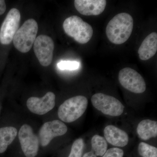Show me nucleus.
<instances>
[{
  "mask_svg": "<svg viewBox=\"0 0 157 157\" xmlns=\"http://www.w3.org/2000/svg\"><path fill=\"white\" fill-rule=\"evenodd\" d=\"M133 27L134 20L130 14L119 13L107 24L106 30L107 38L115 45L123 44L131 36Z\"/></svg>",
  "mask_w": 157,
  "mask_h": 157,
  "instance_id": "1",
  "label": "nucleus"
},
{
  "mask_svg": "<svg viewBox=\"0 0 157 157\" xmlns=\"http://www.w3.org/2000/svg\"><path fill=\"white\" fill-rule=\"evenodd\" d=\"M63 28L68 36L80 44L87 43L93 36L91 26L76 15L70 16L65 20Z\"/></svg>",
  "mask_w": 157,
  "mask_h": 157,
  "instance_id": "2",
  "label": "nucleus"
},
{
  "mask_svg": "<svg viewBox=\"0 0 157 157\" xmlns=\"http://www.w3.org/2000/svg\"><path fill=\"white\" fill-rule=\"evenodd\" d=\"M38 31V25L34 19H29L24 23L17 31L13 39L14 47L22 53L31 50Z\"/></svg>",
  "mask_w": 157,
  "mask_h": 157,
  "instance_id": "3",
  "label": "nucleus"
},
{
  "mask_svg": "<svg viewBox=\"0 0 157 157\" xmlns=\"http://www.w3.org/2000/svg\"><path fill=\"white\" fill-rule=\"evenodd\" d=\"M88 104V101L85 96H77L70 98L59 107V117L65 122H73L84 113Z\"/></svg>",
  "mask_w": 157,
  "mask_h": 157,
  "instance_id": "4",
  "label": "nucleus"
},
{
  "mask_svg": "<svg viewBox=\"0 0 157 157\" xmlns=\"http://www.w3.org/2000/svg\"><path fill=\"white\" fill-rule=\"evenodd\" d=\"M94 107L102 113L113 117L119 116L124 112V106L118 99L103 93H97L92 97Z\"/></svg>",
  "mask_w": 157,
  "mask_h": 157,
  "instance_id": "5",
  "label": "nucleus"
},
{
  "mask_svg": "<svg viewBox=\"0 0 157 157\" xmlns=\"http://www.w3.org/2000/svg\"><path fill=\"white\" fill-rule=\"evenodd\" d=\"M21 14L17 9H11L8 12L0 27V44L10 45L18 30Z\"/></svg>",
  "mask_w": 157,
  "mask_h": 157,
  "instance_id": "6",
  "label": "nucleus"
},
{
  "mask_svg": "<svg viewBox=\"0 0 157 157\" xmlns=\"http://www.w3.org/2000/svg\"><path fill=\"white\" fill-rule=\"evenodd\" d=\"M120 83L126 89L135 94H141L146 90V83L141 75L132 68L122 69L118 75Z\"/></svg>",
  "mask_w": 157,
  "mask_h": 157,
  "instance_id": "7",
  "label": "nucleus"
},
{
  "mask_svg": "<svg viewBox=\"0 0 157 157\" xmlns=\"http://www.w3.org/2000/svg\"><path fill=\"white\" fill-rule=\"evenodd\" d=\"M34 51L39 63L43 67H48L53 59L54 43L52 39L42 35L36 38L34 43Z\"/></svg>",
  "mask_w": 157,
  "mask_h": 157,
  "instance_id": "8",
  "label": "nucleus"
},
{
  "mask_svg": "<svg viewBox=\"0 0 157 157\" xmlns=\"http://www.w3.org/2000/svg\"><path fill=\"white\" fill-rule=\"evenodd\" d=\"M21 146L26 157H35L38 154L39 139L34 134L33 129L27 124L23 125L18 133Z\"/></svg>",
  "mask_w": 157,
  "mask_h": 157,
  "instance_id": "9",
  "label": "nucleus"
},
{
  "mask_svg": "<svg viewBox=\"0 0 157 157\" xmlns=\"http://www.w3.org/2000/svg\"><path fill=\"white\" fill-rule=\"evenodd\" d=\"M68 128L63 122L54 120L43 124L39 132V141L42 147L47 146L55 137L64 135Z\"/></svg>",
  "mask_w": 157,
  "mask_h": 157,
  "instance_id": "10",
  "label": "nucleus"
},
{
  "mask_svg": "<svg viewBox=\"0 0 157 157\" xmlns=\"http://www.w3.org/2000/svg\"><path fill=\"white\" fill-rule=\"evenodd\" d=\"M56 96L48 92L42 98L31 97L27 101V106L30 111L38 115H43L53 109L55 105Z\"/></svg>",
  "mask_w": 157,
  "mask_h": 157,
  "instance_id": "11",
  "label": "nucleus"
},
{
  "mask_svg": "<svg viewBox=\"0 0 157 157\" xmlns=\"http://www.w3.org/2000/svg\"><path fill=\"white\" fill-rule=\"evenodd\" d=\"M105 0H75L74 6L80 14L86 16L100 15L106 8Z\"/></svg>",
  "mask_w": 157,
  "mask_h": 157,
  "instance_id": "12",
  "label": "nucleus"
},
{
  "mask_svg": "<svg viewBox=\"0 0 157 157\" xmlns=\"http://www.w3.org/2000/svg\"><path fill=\"white\" fill-rule=\"evenodd\" d=\"M105 139L113 146L123 147L128 143V136L126 132L113 125H108L104 130Z\"/></svg>",
  "mask_w": 157,
  "mask_h": 157,
  "instance_id": "13",
  "label": "nucleus"
},
{
  "mask_svg": "<svg viewBox=\"0 0 157 157\" xmlns=\"http://www.w3.org/2000/svg\"><path fill=\"white\" fill-rule=\"evenodd\" d=\"M157 51V34L153 32L146 37L138 50L140 59L146 61L153 57Z\"/></svg>",
  "mask_w": 157,
  "mask_h": 157,
  "instance_id": "14",
  "label": "nucleus"
},
{
  "mask_svg": "<svg viewBox=\"0 0 157 157\" xmlns=\"http://www.w3.org/2000/svg\"><path fill=\"white\" fill-rule=\"evenodd\" d=\"M137 132L141 140H148L157 136V122L151 120L141 121L137 125Z\"/></svg>",
  "mask_w": 157,
  "mask_h": 157,
  "instance_id": "15",
  "label": "nucleus"
},
{
  "mask_svg": "<svg viewBox=\"0 0 157 157\" xmlns=\"http://www.w3.org/2000/svg\"><path fill=\"white\" fill-rule=\"evenodd\" d=\"M17 131L13 127L0 128V154L5 152L17 136Z\"/></svg>",
  "mask_w": 157,
  "mask_h": 157,
  "instance_id": "16",
  "label": "nucleus"
},
{
  "mask_svg": "<svg viewBox=\"0 0 157 157\" xmlns=\"http://www.w3.org/2000/svg\"><path fill=\"white\" fill-rule=\"evenodd\" d=\"M93 151L97 156H103L107 151V144L106 139L99 135L93 136L91 140Z\"/></svg>",
  "mask_w": 157,
  "mask_h": 157,
  "instance_id": "17",
  "label": "nucleus"
},
{
  "mask_svg": "<svg viewBox=\"0 0 157 157\" xmlns=\"http://www.w3.org/2000/svg\"><path fill=\"white\" fill-rule=\"evenodd\" d=\"M138 151L142 157H157V147L144 142L139 144Z\"/></svg>",
  "mask_w": 157,
  "mask_h": 157,
  "instance_id": "18",
  "label": "nucleus"
},
{
  "mask_svg": "<svg viewBox=\"0 0 157 157\" xmlns=\"http://www.w3.org/2000/svg\"><path fill=\"white\" fill-rule=\"evenodd\" d=\"M84 143L82 138H78L73 142L70 154L68 157H82Z\"/></svg>",
  "mask_w": 157,
  "mask_h": 157,
  "instance_id": "19",
  "label": "nucleus"
},
{
  "mask_svg": "<svg viewBox=\"0 0 157 157\" xmlns=\"http://www.w3.org/2000/svg\"><path fill=\"white\" fill-rule=\"evenodd\" d=\"M57 67L61 70H75L79 67V63L76 61H62L58 63Z\"/></svg>",
  "mask_w": 157,
  "mask_h": 157,
  "instance_id": "20",
  "label": "nucleus"
},
{
  "mask_svg": "<svg viewBox=\"0 0 157 157\" xmlns=\"http://www.w3.org/2000/svg\"><path fill=\"white\" fill-rule=\"evenodd\" d=\"M124 152L122 150L117 147L109 149L102 157H123Z\"/></svg>",
  "mask_w": 157,
  "mask_h": 157,
  "instance_id": "21",
  "label": "nucleus"
},
{
  "mask_svg": "<svg viewBox=\"0 0 157 157\" xmlns=\"http://www.w3.org/2000/svg\"><path fill=\"white\" fill-rule=\"evenodd\" d=\"M7 9L6 2L3 0H0V16L5 13Z\"/></svg>",
  "mask_w": 157,
  "mask_h": 157,
  "instance_id": "22",
  "label": "nucleus"
},
{
  "mask_svg": "<svg viewBox=\"0 0 157 157\" xmlns=\"http://www.w3.org/2000/svg\"><path fill=\"white\" fill-rule=\"evenodd\" d=\"M82 157H97V155L94 151H91L85 154Z\"/></svg>",
  "mask_w": 157,
  "mask_h": 157,
  "instance_id": "23",
  "label": "nucleus"
}]
</instances>
